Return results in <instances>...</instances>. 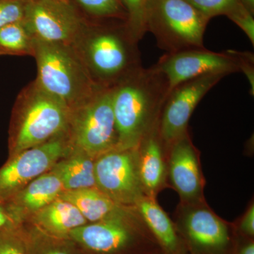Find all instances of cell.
Returning <instances> with one entry per match:
<instances>
[{"label": "cell", "mask_w": 254, "mask_h": 254, "mask_svg": "<svg viewBox=\"0 0 254 254\" xmlns=\"http://www.w3.org/2000/svg\"><path fill=\"white\" fill-rule=\"evenodd\" d=\"M168 185L180 198V203L205 201V180L200 163V153L187 132L168 147Z\"/></svg>", "instance_id": "14"}, {"label": "cell", "mask_w": 254, "mask_h": 254, "mask_svg": "<svg viewBox=\"0 0 254 254\" xmlns=\"http://www.w3.org/2000/svg\"><path fill=\"white\" fill-rule=\"evenodd\" d=\"M0 254H30L26 234L20 228L1 230Z\"/></svg>", "instance_id": "25"}, {"label": "cell", "mask_w": 254, "mask_h": 254, "mask_svg": "<svg viewBox=\"0 0 254 254\" xmlns=\"http://www.w3.org/2000/svg\"><path fill=\"white\" fill-rule=\"evenodd\" d=\"M26 235L30 254H81L78 246L69 239L56 238L40 230Z\"/></svg>", "instance_id": "22"}, {"label": "cell", "mask_w": 254, "mask_h": 254, "mask_svg": "<svg viewBox=\"0 0 254 254\" xmlns=\"http://www.w3.org/2000/svg\"><path fill=\"white\" fill-rule=\"evenodd\" d=\"M195 9L203 13L207 17L225 15L226 16L237 5L241 3V0H187Z\"/></svg>", "instance_id": "26"}, {"label": "cell", "mask_w": 254, "mask_h": 254, "mask_svg": "<svg viewBox=\"0 0 254 254\" xmlns=\"http://www.w3.org/2000/svg\"><path fill=\"white\" fill-rule=\"evenodd\" d=\"M67 135L70 146L93 159L117 148L111 87H102L71 110Z\"/></svg>", "instance_id": "7"}, {"label": "cell", "mask_w": 254, "mask_h": 254, "mask_svg": "<svg viewBox=\"0 0 254 254\" xmlns=\"http://www.w3.org/2000/svg\"><path fill=\"white\" fill-rule=\"evenodd\" d=\"M82 9L98 19H113L125 21L127 13L120 0H76Z\"/></svg>", "instance_id": "23"}, {"label": "cell", "mask_w": 254, "mask_h": 254, "mask_svg": "<svg viewBox=\"0 0 254 254\" xmlns=\"http://www.w3.org/2000/svg\"><path fill=\"white\" fill-rule=\"evenodd\" d=\"M127 13V27L137 42L146 33L145 15L150 0H120Z\"/></svg>", "instance_id": "24"}, {"label": "cell", "mask_w": 254, "mask_h": 254, "mask_svg": "<svg viewBox=\"0 0 254 254\" xmlns=\"http://www.w3.org/2000/svg\"><path fill=\"white\" fill-rule=\"evenodd\" d=\"M71 110L33 81L18 93L10 134L11 157L67 131Z\"/></svg>", "instance_id": "4"}, {"label": "cell", "mask_w": 254, "mask_h": 254, "mask_svg": "<svg viewBox=\"0 0 254 254\" xmlns=\"http://www.w3.org/2000/svg\"><path fill=\"white\" fill-rule=\"evenodd\" d=\"M154 66L168 79L170 91L192 78L213 73L227 76L240 71L236 60L226 51L214 53L205 48L166 53Z\"/></svg>", "instance_id": "13"}, {"label": "cell", "mask_w": 254, "mask_h": 254, "mask_svg": "<svg viewBox=\"0 0 254 254\" xmlns=\"http://www.w3.org/2000/svg\"><path fill=\"white\" fill-rule=\"evenodd\" d=\"M177 231L190 254H232L236 232L212 210L206 201L180 203L175 220Z\"/></svg>", "instance_id": "8"}, {"label": "cell", "mask_w": 254, "mask_h": 254, "mask_svg": "<svg viewBox=\"0 0 254 254\" xmlns=\"http://www.w3.org/2000/svg\"><path fill=\"white\" fill-rule=\"evenodd\" d=\"M232 254H254V239L237 235Z\"/></svg>", "instance_id": "32"}, {"label": "cell", "mask_w": 254, "mask_h": 254, "mask_svg": "<svg viewBox=\"0 0 254 254\" xmlns=\"http://www.w3.org/2000/svg\"><path fill=\"white\" fill-rule=\"evenodd\" d=\"M27 0H0V29L22 21Z\"/></svg>", "instance_id": "27"}, {"label": "cell", "mask_w": 254, "mask_h": 254, "mask_svg": "<svg viewBox=\"0 0 254 254\" xmlns=\"http://www.w3.org/2000/svg\"><path fill=\"white\" fill-rule=\"evenodd\" d=\"M34 53V38L23 21L6 25L0 29V55L31 56Z\"/></svg>", "instance_id": "21"}, {"label": "cell", "mask_w": 254, "mask_h": 254, "mask_svg": "<svg viewBox=\"0 0 254 254\" xmlns=\"http://www.w3.org/2000/svg\"><path fill=\"white\" fill-rule=\"evenodd\" d=\"M111 90L118 133L116 148H136L158 125L170 93L168 79L154 65L141 66L122 78Z\"/></svg>", "instance_id": "1"}, {"label": "cell", "mask_w": 254, "mask_h": 254, "mask_svg": "<svg viewBox=\"0 0 254 254\" xmlns=\"http://www.w3.org/2000/svg\"><path fill=\"white\" fill-rule=\"evenodd\" d=\"M226 75L207 74L177 85L170 91L160 113L158 130L168 148L189 131V122L197 105Z\"/></svg>", "instance_id": "12"}, {"label": "cell", "mask_w": 254, "mask_h": 254, "mask_svg": "<svg viewBox=\"0 0 254 254\" xmlns=\"http://www.w3.org/2000/svg\"><path fill=\"white\" fill-rule=\"evenodd\" d=\"M210 20L187 0H150L145 15L147 32L166 53L204 48Z\"/></svg>", "instance_id": "6"}, {"label": "cell", "mask_w": 254, "mask_h": 254, "mask_svg": "<svg viewBox=\"0 0 254 254\" xmlns=\"http://www.w3.org/2000/svg\"><path fill=\"white\" fill-rule=\"evenodd\" d=\"M137 148L145 195L156 198L158 193L168 187V149L160 136L158 125L143 137Z\"/></svg>", "instance_id": "15"}, {"label": "cell", "mask_w": 254, "mask_h": 254, "mask_svg": "<svg viewBox=\"0 0 254 254\" xmlns=\"http://www.w3.org/2000/svg\"><path fill=\"white\" fill-rule=\"evenodd\" d=\"M19 228V222L8 211L6 206L0 202V231Z\"/></svg>", "instance_id": "31"}, {"label": "cell", "mask_w": 254, "mask_h": 254, "mask_svg": "<svg viewBox=\"0 0 254 254\" xmlns=\"http://www.w3.org/2000/svg\"><path fill=\"white\" fill-rule=\"evenodd\" d=\"M69 148L66 131L11 156L0 169V202L4 205L28 184L51 170Z\"/></svg>", "instance_id": "11"}, {"label": "cell", "mask_w": 254, "mask_h": 254, "mask_svg": "<svg viewBox=\"0 0 254 254\" xmlns=\"http://www.w3.org/2000/svg\"><path fill=\"white\" fill-rule=\"evenodd\" d=\"M241 2L252 14H254V0H241Z\"/></svg>", "instance_id": "33"}, {"label": "cell", "mask_w": 254, "mask_h": 254, "mask_svg": "<svg viewBox=\"0 0 254 254\" xmlns=\"http://www.w3.org/2000/svg\"><path fill=\"white\" fill-rule=\"evenodd\" d=\"M60 198L74 205L88 223L112 218L130 208L118 204L97 188L64 190Z\"/></svg>", "instance_id": "19"}, {"label": "cell", "mask_w": 254, "mask_h": 254, "mask_svg": "<svg viewBox=\"0 0 254 254\" xmlns=\"http://www.w3.org/2000/svg\"><path fill=\"white\" fill-rule=\"evenodd\" d=\"M35 214L38 230L56 238L68 239L70 232L88 223L74 205L60 198Z\"/></svg>", "instance_id": "18"}, {"label": "cell", "mask_w": 254, "mask_h": 254, "mask_svg": "<svg viewBox=\"0 0 254 254\" xmlns=\"http://www.w3.org/2000/svg\"><path fill=\"white\" fill-rule=\"evenodd\" d=\"M228 54L236 60L240 71L245 73L250 84L251 95H254V55L249 51L227 50Z\"/></svg>", "instance_id": "29"}, {"label": "cell", "mask_w": 254, "mask_h": 254, "mask_svg": "<svg viewBox=\"0 0 254 254\" xmlns=\"http://www.w3.org/2000/svg\"><path fill=\"white\" fill-rule=\"evenodd\" d=\"M68 239L85 254H163L134 207L70 232Z\"/></svg>", "instance_id": "5"}, {"label": "cell", "mask_w": 254, "mask_h": 254, "mask_svg": "<svg viewBox=\"0 0 254 254\" xmlns=\"http://www.w3.org/2000/svg\"><path fill=\"white\" fill-rule=\"evenodd\" d=\"M134 208L149 229L163 254H190L176 225L156 198L143 197Z\"/></svg>", "instance_id": "17"}, {"label": "cell", "mask_w": 254, "mask_h": 254, "mask_svg": "<svg viewBox=\"0 0 254 254\" xmlns=\"http://www.w3.org/2000/svg\"><path fill=\"white\" fill-rule=\"evenodd\" d=\"M95 159L80 150L73 149L68 158L58 162L55 167L59 172L65 190L96 188Z\"/></svg>", "instance_id": "20"}, {"label": "cell", "mask_w": 254, "mask_h": 254, "mask_svg": "<svg viewBox=\"0 0 254 254\" xmlns=\"http://www.w3.org/2000/svg\"><path fill=\"white\" fill-rule=\"evenodd\" d=\"M235 24L242 30L252 46H254V15L250 12L241 2L226 15Z\"/></svg>", "instance_id": "28"}, {"label": "cell", "mask_w": 254, "mask_h": 254, "mask_svg": "<svg viewBox=\"0 0 254 254\" xmlns=\"http://www.w3.org/2000/svg\"><path fill=\"white\" fill-rule=\"evenodd\" d=\"M95 186L119 205L134 207L145 196L138 148H115L95 159Z\"/></svg>", "instance_id": "9"}, {"label": "cell", "mask_w": 254, "mask_h": 254, "mask_svg": "<svg viewBox=\"0 0 254 254\" xmlns=\"http://www.w3.org/2000/svg\"><path fill=\"white\" fill-rule=\"evenodd\" d=\"M22 21L35 40L72 46L88 23L69 0H27Z\"/></svg>", "instance_id": "10"}, {"label": "cell", "mask_w": 254, "mask_h": 254, "mask_svg": "<svg viewBox=\"0 0 254 254\" xmlns=\"http://www.w3.org/2000/svg\"><path fill=\"white\" fill-rule=\"evenodd\" d=\"M238 236L254 239V204L250 203L240 220L233 223Z\"/></svg>", "instance_id": "30"}, {"label": "cell", "mask_w": 254, "mask_h": 254, "mask_svg": "<svg viewBox=\"0 0 254 254\" xmlns=\"http://www.w3.org/2000/svg\"><path fill=\"white\" fill-rule=\"evenodd\" d=\"M138 45L123 21L119 24L88 22L73 46L93 80L110 88L142 66Z\"/></svg>", "instance_id": "2"}, {"label": "cell", "mask_w": 254, "mask_h": 254, "mask_svg": "<svg viewBox=\"0 0 254 254\" xmlns=\"http://www.w3.org/2000/svg\"><path fill=\"white\" fill-rule=\"evenodd\" d=\"M33 57L37 64V84L62 100L70 110L104 87L93 80L72 45L34 39Z\"/></svg>", "instance_id": "3"}, {"label": "cell", "mask_w": 254, "mask_h": 254, "mask_svg": "<svg viewBox=\"0 0 254 254\" xmlns=\"http://www.w3.org/2000/svg\"><path fill=\"white\" fill-rule=\"evenodd\" d=\"M64 190L61 177L55 165L11 197L4 205L20 222L23 213H36L60 198Z\"/></svg>", "instance_id": "16"}]
</instances>
